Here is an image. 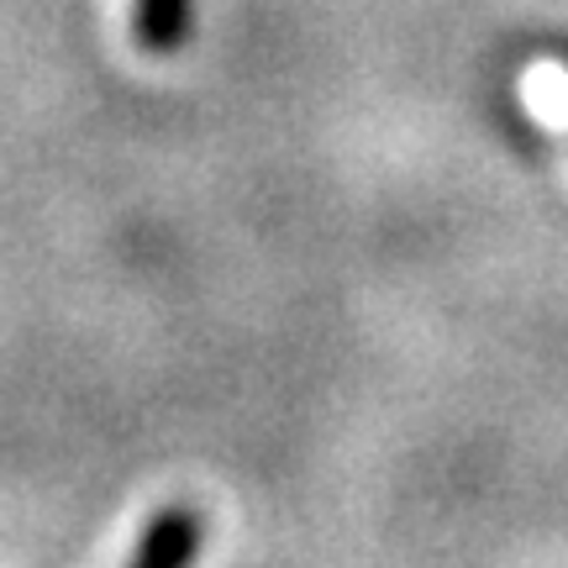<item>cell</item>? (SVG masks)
Wrapping results in <instances>:
<instances>
[{
	"mask_svg": "<svg viewBox=\"0 0 568 568\" xmlns=\"http://www.w3.org/2000/svg\"><path fill=\"white\" fill-rule=\"evenodd\" d=\"M201 516L190 506H163L142 531L132 568H190L195 552H201Z\"/></svg>",
	"mask_w": 568,
	"mask_h": 568,
	"instance_id": "cell-1",
	"label": "cell"
},
{
	"mask_svg": "<svg viewBox=\"0 0 568 568\" xmlns=\"http://www.w3.org/2000/svg\"><path fill=\"white\" fill-rule=\"evenodd\" d=\"M132 32L142 53H174L190 32V0H138Z\"/></svg>",
	"mask_w": 568,
	"mask_h": 568,
	"instance_id": "cell-2",
	"label": "cell"
}]
</instances>
